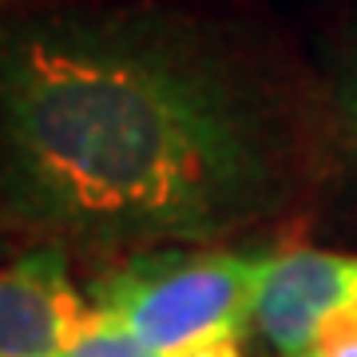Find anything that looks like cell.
Here are the masks:
<instances>
[{"instance_id":"cell-1","label":"cell","mask_w":357,"mask_h":357,"mask_svg":"<svg viewBox=\"0 0 357 357\" xmlns=\"http://www.w3.org/2000/svg\"><path fill=\"white\" fill-rule=\"evenodd\" d=\"M298 155L286 79L211 16H0V211L44 246L218 243L290 203Z\"/></svg>"},{"instance_id":"cell-2","label":"cell","mask_w":357,"mask_h":357,"mask_svg":"<svg viewBox=\"0 0 357 357\" xmlns=\"http://www.w3.org/2000/svg\"><path fill=\"white\" fill-rule=\"evenodd\" d=\"M266 266L270 250L163 246L100 274L88 302L155 357H175L215 337H243Z\"/></svg>"},{"instance_id":"cell-3","label":"cell","mask_w":357,"mask_h":357,"mask_svg":"<svg viewBox=\"0 0 357 357\" xmlns=\"http://www.w3.org/2000/svg\"><path fill=\"white\" fill-rule=\"evenodd\" d=\"M349 302H357V255L298 246L270 255L250 326L278 357H306L318 330Z\"/></svg>"},{"instance_id":"cell-4","label":"cell","mask_w":357,"mask_h":357,"mask_svg":"<svg viewBox=\"0 0 357 357\" xmlns=\"http://www.w3.org/2000/svg\"><path fill=\"white\" fill-rule=\"evenodd\" d=\"M88 318L60 246L0 262V357H60Z\"/></svg>"},{"instance_id":"cell-5","label":"cell","mask_w":357,"mask_h":357,"mask_svg":"<svg viewBox=\"0 0 357 357\" xmlns=\"http://www.w3.org/2000/svg\"><path fill=\"white\" fill-rule=\"evenodd\" d=\"M60 357H155L143 342H135L119 321L103 318L91 310V318L84 321V330L68 342V349Z\"/></svg>"},{"instance_id":"cell-6","label":"cell","mask_w":357,"mask_h":357,"mask_svg":"<svg viewBox=\"0 0 357 357\" xmlns=\"http://www.w3.org/2000/svg\"><path fill=\"white\" fill-rule=\"evenodd\" d=\"M337 123H342L345 147L357 155V16H354L349 44H345L342 76H337Z\"/></svg>"},{"instance_id":"cell-7","label":"cell","mask_w":357,"mask_h":357,"mask_svg":"<svg viewBox=\"0 0 357 357\" xmlns=\"http://www.w3.org/2000/svg\"><path fill=\"white\" fill-rule=\"evenodd\" d=\"M306 357H357V302L337 310L321 326L314 345L306 349Z\"/></svg>"},{"instance_id":"cell-8","label":"cell","mask_w":357,"mask_h":357,"mask_svg":"<svg viewBox=\"0 0 357 357\" xmlns=\"http://www.w3.org/2000/svg\"><path fill=\"white\" fill-rule=\"evenodd\" d=\"M175 357H243V337H215V342H203Z\"/></svg>"},{"instance_id":"cell-9","label":"cell","mask_w":357,"mask_h":357,"mask_svg":"<svg viewBox=\"0 0 357 357\" xmlns=\"http://www.w3.org/2000/svg\"><path fill=\"white\" fill-rule=\"evenodd\" d=\"M0 4H20V0H0Z\"/></svg>"},{"instance_id":"cell-10","label":"cell","mask_w":357,"mask_h":357,"mask_svg":"<svg viewBox=\"0 0 357 357\" xmlns=\"http://www.w3.org/2000/svg\"><path fill=\"white\" fill-rule=\"evenodd\" d=\"M0 255H4V250H0Z\"/></svg>"}]
</instances>
